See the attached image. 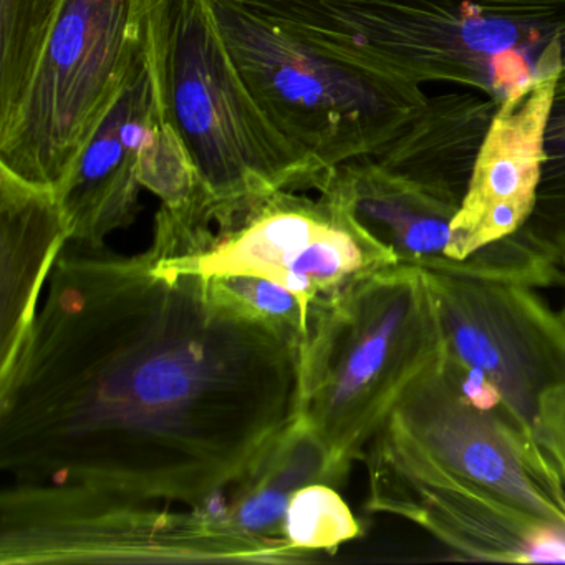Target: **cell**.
<instances>
[{
  "mask_svg": "<svg viewBox=\"0 0 565 565\" xmlns=\"http://www.w3.org/2000/svg\"><path fill=\"white\" fill-rule=\"evenodd\" d=\"M299 355L151 249L64 250L0 373V471L203 508L296 416Z\"/></svg>",
  "mask_w": 565,
  "mask_h": 565,
  "instance_id": "cell-1",
  "label": "cell"
},
{
  "mask_svg": "<svg viewBox=\"0 0 565 565\" xmlns=\"http://www.w3.org/2000/svg\"><path fill=\"white\" fill-rule=\"evenodd\" d=\"M337 64L408 84L446 82L501 105L565 84V0H236Z\"/></svg>",
  "mask_w": 565,
  "mask_h": 565,
  "instance_id": "cell-2",
  "label": "cell"
},
{
  "mask_svg": "<svg viewBox=\"0 0 565 565\" xmlns=\"http://www.w3.org/2000/svg\"><path fill=\"white\" fill-rule=\"evenodd\" d=\"M441 353L425 270L393 266L310 306L297 415L349 472L406 388Z\"/></svg>",
  "mask_w": 565,
  "mask_h": 565,
  "instance_id": "cell-3",
  "label": "cell"
},
{
  "mask_svg": "<svg viewBox=\"0 0 565 565\" xmlns=\"http://www.w3.org/2000/svg\"><path fill=\"white\" fill-rule=\"evenodd\" d=\"M148 54L163 117L183 140L211 207L316 190L326 173L254 100L211 0H150Z\"/></svg>",
  "mask_w": 565,
  "mask_h": 565,
  "instance_id": "cell-4",
  "label": "cell"
},
{
  "mask_svg": "<svg viewBox=\"0 0 565 565\" xmlns=\"http://www.w3.org/2000/svg\"><path fill=\"white\" fill-rule=\"evenodd\" d=\"M87 486L12 482L0 494V564H296L313 552L244 534L207 508Z\"/></svg>",
  "mask_w": 565,
  "mask_h": 565,
  "instance_id": "cell-5",
  "label": "cell"
},
{
  "mask_svg": "<svg viewBox=\"0 0 565 565\" xmlns=\"http://www.w3.org/2000/svg\"><path fill=\"white\" fill-rule=\"evenodd\" d=\"M211 6L260 110L323 173L380 157L428 107L419 85L337 64L234 0Z\"/></svg>",
  "mask_w": 565,
  "mask_h": 565,
  "instance_id": "cell-6",
  "label": "cell"
},
{
  "mask_svg": "<svg viewBox=\"0 0 565 565\" xmlns=\"http://www.w3.org/2000/svg\"><path fill=\"white\" fill-rule=\"evenodd\" d=\"M150 0H64L34 77L0 128V168L57 191L147 41Z\"/></svg>",
  "mask_w": 565,
  "mask_h": 565,
  "instance_id": "cell-7",
  "label": "cell"
},
{
  "mask_svg": "<svg viewBox=\"0 0 565 565\" xmlns=\"http://www.w3.org/2000/svg\"><path fill=\"white\" fill-rule=\"evenodd\" d=\"M402 445L565 535V486L534 429L498 390L439 353L386 418Z\"/></svg>",
  "mask_w": 565,
  "mask_h": 565,
  "instance_id": "cell-8",
  "label": "cell"
},
{
  "mask_svg": "<svg viewBox=\"0 0 565 565\" xmlns=\"http://www.w3.org/2000/svg\"><path fill=\"white\" fill-rule=\"evenodd\" d=\"M297 193L277 190L211 207L216 230L188 256L163 259L151 250L161 267L174 273L250 274L276 280L309 307L398 266L395 254L337 201Z\"/></svg>",
  "mask_w": 565,
  "mask_h": 565,
  "instance_id": "cell-9",
  "label": "cell"
},
{
  "mask_svg": "<svg viewBox=\"0 0 565 565\" xmlns=\"http://www.w3.org/2000/svg\"><path fill=\"white\" fill-rule=\"evenodd\" d=\"M441 352L491 383L534 429L545 393L565 383V326L535 287L508 279L426 273Z\"/></svg>",
  "mask_w": 565,
  "mask_h": 565,
  "instance_id": "cell-10",
  "label": "cell"
},
{
  "mask_svg": "<svg viewBox=\"0 0 565 565\" xmlns=\"http://www.w3.org/2000/svg\"><path fill=\"white\" fill-rule=\"evenodd\" d=\"M363 461L366 511L413 522L472 561L565 564L564 534L443 471L385 428L370 441Z\"/></svg>",
  "mask_w": 565,
  "mask_h": 565,
  "instance_id": "cell-11",
  "label": "cell"
},
{
  "mask_svg": "<svg viewBox=\"0 0 565 565\" xmlns=\"http://www.w3.org/2000/svg\"><path fill=\"white\" fill-rule=\"evenodd\" d=\"M157 107L147 32L117 100L55 191L67 217L71 243L102 249L110 234L134 223L141 190L138 157Z\"/></svg>",
  "mask_w": 565,
  "mask_h": 565,
  "instance_id": "cell-12",
  "label": "cell"
},
{
  "mask_svg": "<svg viewBox=\"0 0 565 565\" xmlns=\"http://www.w3.org/2000/svg\"><path fill=\"white\" fill-rule=\"evenodd\" d=\"M316 191L345 207L366 233L395 254L398 266L458 274L448 257L452 223L462 201L456 194L395 173L373 158L327 171Z\"/></svg>",
  "mask_w": 565,
  "mask_h": 565,
  "instance_id": "cell-13",
  "label": "cell"
},
{
  "mask_svg": "<svg viewBox=\"0 0 565 565\" xmlns=\"http://www.w3.org/2000/svg\"><path fill=\"white\" fill-rule=\"evenodd\" d=\"M67 243L71 231L55 190L0 168V373L21 352Z\"/></svg>",
  "mask_w": 565,
  "mask_h": 565,
  "instance_id": "cell-14",
  "label": "cell"
},
{
  "mask_svg": "<svg viewBox=\"0 0 565 565\" xmlns=\"http://www.w3.org/2000/svg\"><path fill=\"white\" fill-rule=\"evenodd\" d=\"M347 475L316 429L296 413L233 482L227 502L211 501L204 508L223 515L244 534L286 541L284 519L292 495L316 482L337 488Z\"/></svg>",
  "mask_w": 565,
  "mask_h": 565,
  "instance_id": "cell-15",
  "label": "cell"
},
{
  "mask_svg": "<svg viewBox=\"0 0 565 565\" xmlns=\"http://www.w3.org/2000/svg\"><path fill=\"white\" fill-rule=\"evenodd\" d=\"M498 107L481 94L429 98L413 127L373 160L462 200Z\"/></svg>",
  "mask_w": 565,
  "mask_h": 565,
  "instance_id": "cell-16",
  "label": "cell"
},
{
  "mask_svg": "<svg viewBox=\"0 0 565 565\" xmlns=\"http://www.w3.org/2000/svg\"><path fill=\"white\" fill-rule=\"evenodd\" d=\"M64 0H0V128L14 117Z\"/></svg>",
  "mask_w": 565,
  "mask_h": 565,
  "instance_id": "cell-17",
  "label": "cell"
},
{
  "mask_svg": "<svg viewBox=\"0 0 565 565\" xmlns=\"http://www.w3.org/2000/svg\"><path fill=\"white\" fill-rule=\"evenodd\" d=\"M138 180L171 213L190 216L211 206L183 140L163 117L160 98L141 143Z\"/></svg>",
  "mask_w": 565,
  "mask_h": 565,
  "instance_id": "cell-18",
  "label": "cell"
},
{
  "mask_svg": "<svg viewBox=\"0 0 565 565\" xmlns=\"http://www.w3.org/2000/svg\"><path fill=\"white\" fill-rule=\"evenodd\" d=\"M204 279L216 302L270 327L299 349L302 347L309 329L310 307L292 290L276 280L250 274H220Z\"/></svg>",
  "mask_w": 565,
  "mask_h": 565,
  "instance_id": "cell-19",
  "label": "cell"
},
{
  "mask_svg": "<svg viewBox=\"0 0 565 565\" xmlns=\"http://www.w3.org/2000/svg\"><path fill=\"white\" fill-rule=\"evenodd\" d=\"M362 535V522L335 486L316 482L299 489L290 499L282 537L294 547L335 554Z\"/></svg>",
  "mask_w": 565,
  "mask_h": 565,
  "instance_id": "cell-20",
  "label": "cell"
},
{
  "mask_svg": "<svg viewBox=\"0 0 565 565\" xmlns=\"http://www.w3.org/2000/svg\"><path fill=\"white\" fill-rule=\"evenodd\" d=\"M537 203L527 226L551 243L565 231V84H557L544 130Z\"/></svg>",
  "mask_w": 565,
  "mask_h": 565,
  "instance_id": "cell-21",
  "label": "cell"
},
{
  "mask_svg": "<svg viewBox=\"0 0 565 565\" xmlns=\"http://www.w3.org/2000/svg\"><path fill=\"white\" fill-rule=\"evenodd\" d=\"M534 435L565 486V383L545 393L539 403Z\"/></svg>",
  "mask_w": 565,
  "mask_h": 565,
  "instance_id": "cell-22",
  "label": "cell"
},
{
  "mask_svg": "<svg viewBox=\"0 0 565 565\" xmlns=\"http://www.w3.org/2000/svg\"><path fill=\"white\" fill-rule=\"evenodd\" d=\"M555 246H557L558 263H561L562 270L561 286L564 287V306H562L558 316H561L562 322H564L565 326V231L564 233L561 234V237H558L557 243H555Z\"/></svg>",
  "mask_w": 565,
  "mask_h": 565,
  "instance_id": "cell-23",
  "label": "cell"
}]
</instances>
